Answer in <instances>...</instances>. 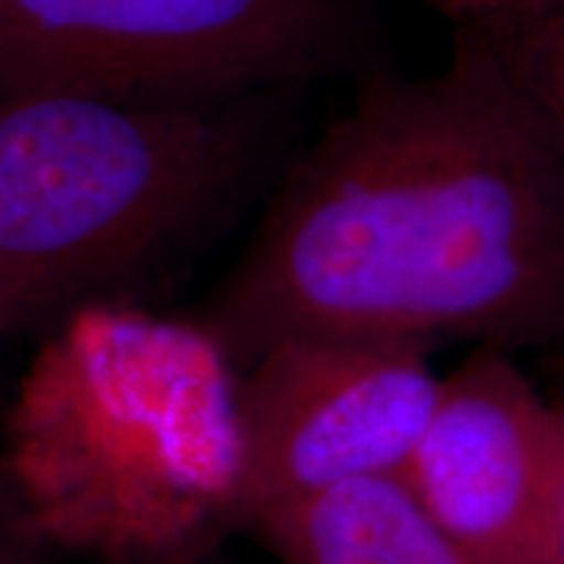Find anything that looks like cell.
Listing matches in <instances>:
<instances>
[{"mask_svg":"<svg viewBox=\"0 0 564 564\" xmlns=\"http://www.w3.org/2000/svg\"><path fill=\"white\" fill-rule=\"evenodd\" d=\"M556 499H560V525L564 535V408H556Z\"/></svg>","mask_w":564,"mask_h":564,"instance_id":"11","label":"cell"},{"mask_svg":"<svg viewBox=\"0 0 564 564\" xmlns=\"http://www.w3.org/2000/svg\"><path fill=\"white\" fill-rule=\"evenodd\" d=\"M560 564H564V562H560Z\"/></svg>","mask_w":564,"mask_h":564,"instance_id":"13","label":"cell"},{"mask_svg":"<svg viewBox=\"0 0 564 564\" xmlns=\"http://www.w3.org/2000/svg\"><path fill=\"white\" fill-rule=\"evenodd\" d=\"M429 350L358 337H288L238 371L243 528L267 507L403 474L432 413Z\"/></svg>","mask_w":564,"mask_h":564,"instance_id":"5","label":"cell"},{"mask_svg":"<svg viewBox=\"0 0 564 564\" xmlns=\"http://www.w3.org/2000/svg\"><path fill=\"white\" fill-rule=\"evenodd\" d=\"M560 3H564V0H535V3L531 6V9H528V11H533V9H541V6H560ZM525 13V11H523ZM518 17H520V13H518ZM514 19V17H512Z\"/></svg>","mask_w":564,"mask_h":564,"instance_id":"12","label":"cell"},{"mask_svg":"<svg viewBox=\"0 0 564 564\" xmlns=\"http://www.w3.org/2000/svg\"><path fill=\"white\" fill-rule=\"evenodd\" d=\"M352 0H0V100L220 105L361 61Z\"/></svg>","mask_w":564,"mask_h":564,"instance_id":"4","label":"cell"},{"mask_svg":"<svg viewBox=\"0 0 564 564\" xmlns=\"http://www.w3.org/2000/svg\"><path fill=\"white\" fill-rule=\"evenodd\" d=\"M243 531L257 533L280 564H484L436 523L403 474L272 505Z\"/></svg>","mask_w":564,"mask_h":564,"instance_id":"7","label":"cell"},{"mask_svg":"<svg viewBox=\"0 0 564 564\" xmlns=\"http://www.w3.org/2000/svg\"><path fill=\"white\" fill-rule=\"evenodd\" d=\"M403 478L478 562H564L556 408L507 350L476 348L440 377Z\"/></svg>","mask_w":564,"mask_h":564,"instance_id":"6","label":"cell"},{"mask_svg":"<svg viewBox=\"0 0 564 564\" xmlns=\"http://www.w3.org/2000/svg\"><path fill=\"white\" fill-rule=\"evenodd\" d=\"M474 34L494 47L564 152V3L541 6Z\"/></svg>","mask_w":564,"mask_h":564,"instance_id":"8","label":"cell"},{"mask_svg":"<svg viewBox=\"0 0 564 564\" xmlns=\"http://www.w3.org/2000/svg\"><path fill=\"white\" fill-rule=\"evenodd\" d=\"M457 32H484L531 9L535 0H429Z\"/></svg>","mask_w":564,"mask_h":564,"instance_id":"10","label":"cell"},{"mask_svg":"<svg viewBox=\"0 0 564 564\" xmlns=\"http://www.w3.org/2000/svg\"><path fill=\"white\" fill-rule=\"evenodd\" d=\"M251 100H0V333L137 303L209 241L257 173Z\"/></svg>","mask_w":564,"mask_h":564,"instance_id":"3","label":"cell"},{"mask_svg":"<svg viewBox=\"0 0 564 564\" xmlns=\"http://www.w3.org/2000/svg\"><path fill=\"white\" fill-rule=\"evenodd\" d=\"M238 371L288 337L512 350L564 335V152L494 47L377 74L282 175L196 319Z\"/></svg>","mask_w":564,"mask_h":564,"instance_id":"1","label":"cell"},{"mask_svg":"<svg viewBox=\"0 0 564 564\" xmlns=\"http://www.w3.org/2000/svg\"><path fill=\"white\" fill-rule=\"evenodd\" d=\"M40 340L0 476L47 554L204 564L243 531L238 369L199 322L112 303Z\"/></svg>","mask_w":564,"mask_h":564,"instance_id":"2","label":"cell"},{"mask_svg":"<svg viewBox=\"0 0 564 564\" xmlns=\"http://www.w3.org/2000/svg\"><path fill=\"white\" fill-rule=\"evenodd\" d=\"M51 554L26 525L17 499L0 476V564H47Z\"/></svg>","mask_w":564,"mask_h":564,"instance_id":"9","label":"cell"}]
</instances>
